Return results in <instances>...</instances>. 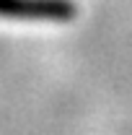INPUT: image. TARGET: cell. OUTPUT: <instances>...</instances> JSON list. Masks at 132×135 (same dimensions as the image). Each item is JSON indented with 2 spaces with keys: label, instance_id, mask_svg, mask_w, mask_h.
Listing matches in <instances>:
<instances>
[{
  "label": "cell",
  "instance_id": "1",
  "mask_svg": "<svg viewBox=\"0 0 132 135\" xmlns=\"http://www.w3.org/2000/svg\"><path fill=\"white\" fill-rule=\"evenodd\" d=\"M73 0H0V18L13 21H70L75 18Z\"/></svg>",
  "mask_w": 132,
  "mask_h": 135
}]
</instances>
